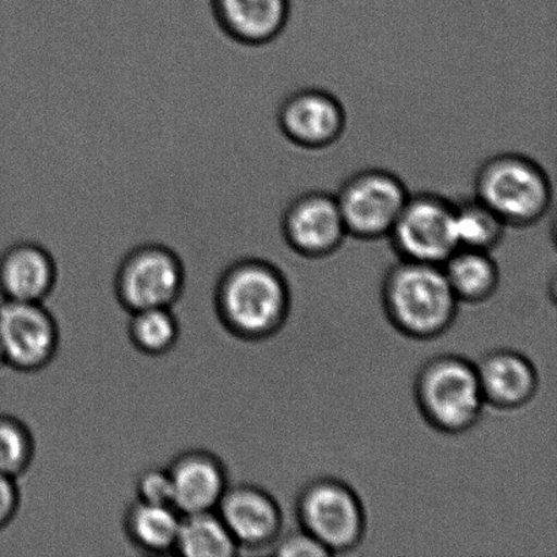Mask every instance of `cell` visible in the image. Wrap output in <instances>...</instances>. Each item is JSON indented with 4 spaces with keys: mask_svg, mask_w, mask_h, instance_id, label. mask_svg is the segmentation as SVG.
Segmentation results:
<instances>
[{
    "mask_svg": "<svg viewBox=\"0 0 557 557\" xmlns=\"http://www.w3.org/2000/svg\"><path fill=\"white\" fill-rule=\"evenodd\" d=\"M214 309L227 333L244 342L275 336L288 320L292 289L284 272L264 256H242L216 276Z\"/></svg>",
    "mask_w": 557,
    "mask_h": 557,
    "instance_id": "6da1fadb",
    "label": "cell"
},
{
    "mask_svg": "<svg viewBox=\"0 0 557 557\" xmlns=\"http://www.w3.org/2000/svg\"><path fill=\"white\" fill-rule=\"evenodd\" d=\"M381 300L391 324L413 341L444 335L461 305L442 265L400 259L386 271Z\"/></svg>",
    "mask_w": 557,
    "mask_h": 557,
    "instance_id": "7a4b0ae2",
    "label": "cell"
},
{
    "mask_svg": "<svg viewBox=\"0 0 557 557\" xmlns=\"http://www.w3.org/2000/svg\"><path fill=\"white\" fill-rule=\"evenodd\" d=\"M413 397L425 423L447 435L472 430L487 407L476 363L456 354L438 355L419 369Z\"/></svg>",
    "mask_w": 557,
    "mask_h": 557,
    "instance_id": "3957f363",
    "label": "cell"
},
{
    "mask_svg": "<svg viewBox=\"0 0 557 557\" xmlns=\"http://www.w3.org/2000/svg\"><path fill=\"white\" fill-rule=\"evenodd\" d=\"M474 198L509 227L536 225L554 203L548 173L531 157L502 152L480 165Z\"/></svg>",
    "mask_w": 557,
    "mask_h": 557,
    "instance_id": "277c9868",
    "label": "cell"
},
{
    "mask_svg": "<svg viewBox=\"0 0 557 557\" xmlns=\"http://www.w3.org/2000/svg\"><path fill=\"white\" fill-rule=\"evenodd\" d=\"M298 527L332 556L354 553L363 543L368 516L357 491L341 479L324 476L300 488L295 500Z\"/></svg>",
    "mask_w": 557,
    "mask_h": 557,
    "instance_id": "5b68a950",
    "label": "cell"
},
{
    "mask_svg": "<svg viewBox=\"0 0 557 557\" xmlns=\"http://www.w3.org/2000/svg\"><path fill=\"white\" fill-rule=\"evenodd\" d=\"M188 272L172 249L145 244L128 250L113 271V293L128 313L173 308L187 286Z\"/></svg>",
    "mask_w": 557,
    "mask_h": 557,
    "instance_id": "8992f818",
    "label": "cell"
},
{
    "mask_svg": "<svg viewBox=\"0 0 557 557\" xmlns=\"http://www.w3.org/2000/svg\"><path fill=\"white\" fill-rule=\"evenodd\" d=\"M407 185L385 169H366L348 177L335 195L348 237L387 238L409 198Z\"/></svg>",
    "mask_w": 557,
    "mask_h": 557,
    "instance_id": "52a82bcc",
    "label": "cell"
},
{
    "mask_svg": "<svg viewBox=\"0 0 557 557\" xmlns=\"http://www.w3.org/2000/svg\"><path fill=\"white\" fill-rule=\"evenodd\" d=\"M387 238L400 260L444 264L458 249L455 201L433 193L409 195Z\"/></svg>",
    "mask_w": 557,
    "mask_h": 557,
    "instance_id": "ba28073f",
    "label": "cell"
},
{
    "mask_svg": "<svg viewBox=\"0 0 557 557\" xmlns=\"http://www.w3.org/2000/svg\"><path fill=\"white\" fill-rule=\"evenodd\" d=\"M0 343L8 368L21 373L46 369L57 357L60 331L51 311L42 304H0Z\"/></svg>",
    "mask_w": 557,
    "mask_h": 557,
    "instance_id": "9c48e42d",
    "label": "cell"
},
{
    "mask_svg": "<svg viewBox=\"0 0 557 557\" xmlns=\"http://www.w3.org/2000/svg\"><path fill=\"white\" fill-rule=\"evenodd\" d=\"M284 244L306 259H324L348 237L335 195L311 190L288 201L278 220Z\"/></svg>",
    "mask_w": 557,
    "mask_h": 557,
    "instance_id": "30bf717a",
    "label": "cell"
},
{
    "mask_svg": "<svg viewBox=\"0 0 557 557\" xmlns=\"http://www.w3.org/2000/svg\"><path fill=\"white\" fill-rule=\"evenodd\" d=\"M275 123L284 139L306 150L335 145L346 129L343 103L332 92L309 87L289 92L275 112Z\"/></svg>",
    "mask_w": 557,
    "mask_h": 557,
    "instance_id": "8fae6325",
    "label": "cell"
},
{
    "mask_svg": "<svg viewBox=\"0 0 557 557\" xmlns=\"http://www.w3.org/2000/svg\"><path fill=\"white\" fill-rule=\"evenodd\" d=\"M215 511L242 550L271 549L284 532L281 505L259 485H231Z\"/></svg>",
    "mask_w": 557,
    "mask_h": 557,
    "instance_id": "7c38bea8",
    "label": "cell"
},
{
    "mask_svg": "<svg viewBox=\"0 0 557 557\" xmlns=\"http://www.w3.org/2000/svg\"><path fill=\"white\" fill-rule=\"evenodd\" d=\"M173 487V506L180 515L215 511L226 494L228 473L215 453L193 449L180 453L168 467Z\"/></svg>",
    "mask_w": 557,
    "mask_h": 557,
    "instance_id": "4fadbf2b",
    "label": "cell"
},
{
    "mask_svg": "<svg viewBox=\"0 0 557 557\" xmlns=\"http://www.w3.org/2000/svg\"><path fill=\"white\" fill-rule=\"evenodd\" d=\"M476 369L485 404L490 407L512 411L528 406L537 395V368L516 349H494L479 360Z\"/></svg>",
    "mask_w": 557,
    "mask_h": 557,
    "instance_id": "5bb4252c",
    "label": "cell"
},
{
    "mask_svg": "<svg viewBox=\"0 0 557 557\" xmlns=\"http://www.w3.org/2000/svg\"><path fill=\"white\" fill-rule=\"evenodd\" d=\"M59 269L41 245L16 243L0 256V297L11 302L42 304L53 293Z\"/></svg>",
    "mask_w": 557,
    "mask_h": 557,
    "instance_id": "9a60e30c",
    "label": "cell"
},
{
    "mask_svg": "<svg viewBox=\"0 0 557 557\" xmlns=\"http://www.w3.org/2000/svg\"><path fill=\"white\" fill-rule=\"evenodd\" d=\"M228 35L248 46H267L282 37L292 15V0H212Z\"/></svg>",
    "mask_w": 557,
    "mask_h": 557,
    "instance_id": "2e32d148",
    "label": "cell"
},
{
    "mask_svg": "<svg viewBox=\"0 0 557 557\" xmlns=\"http://www.w3.org/2000/svg\"><path fill=\"white\" fill-rule=\"evenodd\" d=\"M182 515L169 505L136 499L123 517L125 536L136 549L150 555L173 554Z\"/></svg>",
    "mask_w": 557,
    "mask_h": 557,
    "instance_id": "e0dca14e",
    "label": "cell"
},
{
    "mask_svg": "<svg viewBox=\"0 0 557 557\" xmlns=\"http://www.w3.org/2000/svg\"><path fill=\"white\" fill-rule=\"evenodd\" d=\"M491 253L493 252L458 248L442 264L458 302L483 304L496 293L500 283V271Z\"/></svg>",
    "mask_w": 557,
    "mask_h": 557,
    "instance_id": "ac0fdd59",
    "label": "cell"
},
{
    "mask_svg": "<svg viewBox=\"0 0 557 557\" xmlns=\"http://www.w3.org/2000/svg\"><path fill=\"white\" fill-rule=\"evenodd\" d=\"M242 553L216 511L182 516L173 554L183 557H234Z\"/></svg>",
    "mask_w": 557,
    "mask_h": 557,
    "instance_id": "d6986e66",
    "label": "cell"
},
{
    "mask_svg": "<svg viewBox=\"0 0 557 557\" xmlns=\"http://www.w3.org/2000/svg\"><path fill=\"white\" fill-rule=\"evenodd\" d=\"M455 227L458 248L493 252L505 237L504 222L476 198L455 201Z\"/></svg>",
    "mask_w": 557,
    "mask_h": 557,
    "instance_id": "ffe728a7",
    "label": "cell"
},
{
    "mask_svg": "<svg viewBox=\"0 0 557 557\" xmlns=\"http://www.w3.org/2000/svg\"><path fill=\"white\" fill-rule=\"evenodd\" d=\"M128 337L136 351L147 357H163L180 338V322L172 308H156L131 313Z\"/></svg>",
    "mask_w": 557,
    "mask_h": 557,
    "instance_id": "44dd1931",
    "label": "cell"
},
{
    "mask_svg": "<svg viewBox=\"0 0 557 557\" xmlns=\"http://www.w3.org/2000/svg\"><path fill=\"white\" fill-rule=\"evenodd\" d=\"M36 441L24 420L0 413V474L18 480L30 468Z\"/></svg>",
    "mask_w": 557,
    "mask_h": 557,
    "instance_id": "7402d4cb",
    "label": "cell"
},
{
    "mask_svg": "<svg viewBox=\"0 0 557 557\" xmlns=\"http://www.w3.org/2000/svg\"><path fill=\"white\" fill-rule=\"evenodd\" d=\"M136 499L152 505L173 506V487L168 468H147L135 483ZM174 507V506H173Z\"/></svg>",
    "mask_w": 557,
    "mask_h": 557,
    "instance_id": "603a6c76",
    "label": "cell"
},
{
    "mask_svg": "<svg viewBox=\"0 0 557 557\" xmlns=\"http://www.w3.org/2000/svg\"><path fill=\"white\" fill-rule=\"evenodd\" d=\"M271 554L281 557H327L332 556L319 540L311 536L305 529L298 527L294 531L282 533Z\"/></svg>",
    "mask_w": 557,
    "mask_h": 557,
    "instance_id": "cb8c5ba5",
    "label": "cell"
},
{
    "mask_svg": "<svg viewBox=\"0 0 557 557\" xmlns=\"http://www.w3.org/2000/svg\"><path fill=\"white\" fill-rule=\"evenodd\" d=\"M21 506V493L16 479L0 474V531L13 522Z\"/></svg>",
    "mask_w": 557,
    "mask_h": 557,
    "instance_id": "d4e9b609",
    "label": "cell"
},
{
    "mask_svg": "<svg viewBox=\"0 0 557 557\" xmlns=\"http://www.w3.org/2000/svg\"><path fill=\"white\" fill-rule=\"evenodd\" d=\"M8 368V360H5L4 349L2 343H0V370Z\"/></svg>",
    "mask_w": 557,
    "mask_h": 557,
    "instance_id": "484cf974",
    "label": "cell"
}]
</instances>
